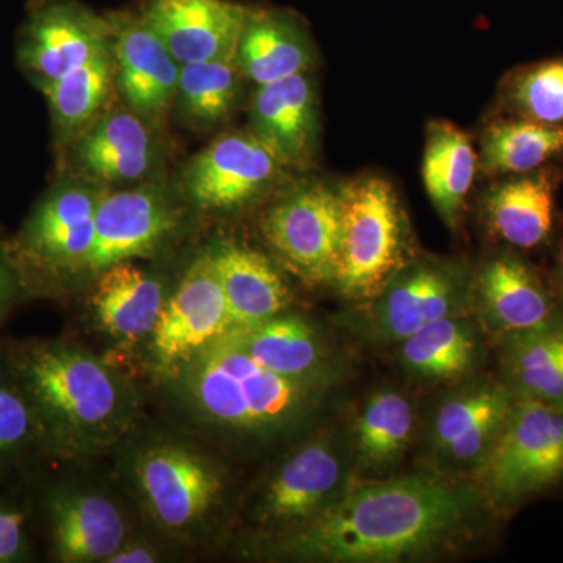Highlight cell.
<instances>
[{
  "label": "cell",
  "instance_id": "ffe728a7",
  "mask_svg": "<svg viewBox=\"0 0 563 563\" xmlns=\"http://www.w3.org/2000/svg\"><path fill=\"white\" fill-rule=\"evenodd\" d=\"M514 391L484 380L444 399L432 421L433 448L453 463L479 462L512 409Z\"/></svg>",
  "mask_w": 563,
  "mask_h": 563
},
{
  "label": "cell",
  "instance_id": "5bb4252c",
  "mask_svg": "<svg viewBox=\"0 0 563 563\" xmlns=\"http://www.w3.org/2000/svg\"><path fill=\"white\" fill-rule=\"evenodd\" d=\"M113 29L114 84L151 128H162L176 101L180 63L155 35L140 7L107 13Z\"/></svg>",
  "mask_w": 563,
  "mask_h": 563
},
{
  "label": "cell",
  "instance_id": "f546056e",
  "mask_svg": "<svg viewBox=\"0 0 563 563\" xmlns=\"http://www.w3.org/2000/svg\"><path fill=\"white\" fill-rule=\"evenodd\" d=\"M47 462L38 417L0 344V479H24Z\"/></svg>",
  "mask_w": 563,
  "mask_h": 563
},
{
  "label": "cell",
  "instance_id": "f35d334b",
  "mask_svg": "<svg viewBox=\"0 0 563 563\" xmlns=\"http://www.w3.org/2000/svg\"><path fill=\"white\" fill-rule=\"evenodd\" d=\"M561 272H562V277H563V250H562V254H561Z\"/></svg>",
  "mask_w": 563,
  "mask_h": 563
},
{
  "label": "cell",
  "instance_id": "3957f363",
  "mask_svg": "<svg viewBox=\"0 0 563 563\" xmlns=\"http://www.w3.org/2000/svg\"><path fill=\"white\" fill-rule=\"evenodd\" d=\"M166 379L181 409L199 426L261 442L303 428L317 413L328 388L269 372L228 335Z\"/></svg>",
  "mask_w": 563,
  "mask_h": 563
},
{
  "label": "cell",
  "instance_id": "30bf717a",
  "mask_svg": "<svg viewBox=\"0 0 563 563\" xmlns=\"http://www.w3.org/2000/svg\"><path fill=\"white\" fill-rule=\"evenodd\" d=\"M231 331V314L210 252L191 263L166 298L151 335L154 372L169 377Z\"/></svg>",
  "mask_w": 563,
  "mask_h": 563
},
{
  "label": "cell",
  "instance_id": "7a4b0ae2",
  "mask_svg": "<svg viewBox=\"0 0 563 563\" xmlns=\"http://www.w3.org/2000/svg\"><path fill=\"white\" fill-rule=\"evenodd\" d=\"M2 346L38 417L49 462L95 457L135 429L139 391L80 344L31 339Z\"/></svg>",
  "mask_w": 563,
  "mask_h": 563
},
{
  "label": "cell",
  "instance_id": "f1b7e54d",
  "mask_svg": "<svg viewBox=\"0 0 563 563\" xmlns=\"http://www.w3.org/2000/svg\"><path fill=\"white\" fill-rule=\"evenodd\" d=\"M113 51L70 70L43 91L60 151L109 109L114 87Z\"/></svg>",
  "mask_w": 563,
  "mask_h": 563
},
{
  "label": "cell",
  "instance_id": "d6a6232c",
  "mask_svg": "<svg viewBox=\"0 0 563 563\" xmlns=\"http://www.w3.org/2000/svg\"><path fill=\"white\" fill-rule=\"evenodd\" d=\"M413 428V404L402 393H374L355 422L358 461L374 472L387 468L406 453Z\"/></svg>",
  "mask_w": 563,
  "mask_h": 563
},
{
  "label": "cell",
  "instance_id": "d4e9b609",
  "mask_svg": "<svg viewBox=\"0 0 563 563\" xmlns=\"http://www.w3.org/2000/svg\"><path fill=\"white\" fill-rule=\"evenodd\" d=\"M477 298L485 320L496 331H531L553 321V302L542 280L520 258L499 254L477 276Z\"/></svg>",
  "mask_w": 563,
  "mask_h": 563
},
{
  "label": "cell",
  "instance_id": "74e56055",
  "mask_svg": "<svg viewBox=\"0 0 563 563\" xmlns=\"http://www.w3.org/2000/svg\"><path fill=\"white\" fill-rule=\"evenodd\" d=\"M157 561H161V555H158L154 544L129 539L113 554L109 563H152Z\"/></svg>",
  "mask_w": 563,
  "mask_h": 563
},
{
  "label": "cell",
  "instance_id": "d590c367",
  "mask_svg": "<svg viewBox=\"0 0 563 563\" xmlns=\"http://www.w3.org/2000/svg\"><path fill=\"white\" fill-rule=\"evenodd\" d=\"M31 528L25 503L0 498V563L31 561Z\"/></svg>",
  "mask_w": 563,
  "mask_h": 563
},
{
  "label": "cell",
  "instance_id": "ac0fdd59",
  "mask_svg": "<svg viewBox=\"0 0 563 563\" xmlns=\"http://www.w3.org/2000/svg\"><path fill=\"white\" fill-rule=\"evenodd\" d=\"M377 296L376 331L385 339L402 342L433 321L457 317L465 301L466 276L461 266L453 263H409Z\"/></svg>",
  "mask_w": 563,
  "mask_h": 563
},
{
  "label": "cell",
  "instance_id": "484cf974",
  "mask_svg": "<svg viewBox=\"0 0 563 563\" xmlns=\"http://www.w3.org/2000/svg\"><path fill=\"white\" fill-rule=\"evenodd\" d=\"M554 181L550 172L536 169L492 187L484 199L492 231L520 250L540 246L553 229Z\"/></svg>",
  "mask_w": 563,
  "mask_h": 563
},
{
  "label": "cell",
  "instance_id": "603a6c76",
  "mask_svg": "<svg viewBox=\"0 0 563 563\" xmlns=\"http://www.w3.org/2000/svg\"><path fill=\"white\" fill-rule=\"evenodd\" d=\"M96 276L92 309L102 331L128 344L151 336L168 298L162 282L132 261L114 263Z\"/></svg>",
  "mask_w": 563,
  "mask_h": 563
},
{
  "label": "cell",
  "instance_id": "8fae6325",
  "mask_svg": "<svg viewBox=\"0 0 563 563\" xmlns=\"http://www.w3.org/2000/svg\"><path fill=\"white\" fill-rule=\"evenodd\" d=\"M263 233L291 269L310 280L335 279L342 242V202L322 184L295 188L273 203Z\"/></svg>",
  "mask_w": 563,
  "mask_h": 563
},
{
  "label": "cell",
  "instance_id": "4fadbf2b",
  "mask_svg": "<svg viewBox=\"0 0 563 563\" xmlns=\"http://www.w3.org/2000/svg\"><path fill=\"white\" fill-rule=\"evenodd\" d=\"M346 465L329 437L310 440L277 466L263 488L255 517L272 528L309 523L344 493Z\"/></svg>",
  "mask_w": 563,
  "mask_h": 563
},
{
  "label": "cell",
  "instance_id": "836d02e7",
  "mask_svg": "<svg viewBox=\"0 0 563 563\" xmlns=\"http://www.w3.org/2000/svg\"><path fill=\"white\" fill-rule=\"evenodd\" d=\"M243 74L235 62L211 60L180 65L176 102L181 117L199 129L220 125L231 118Z\"/></svg>",
  "mask_w": 563,
  "mask_h": 563
},
{
  "label": "cell",
  "instance_id": "9c48e42d",
  "mask_svg": "<svg viewBox=\"0 0 563 563\" xmlns=\"http://www.w3.org/2000/svg\"><path fill=\"white\" fill-rule=\"evenodd\" d=\"M111 49L109 18L80 0H31L16 40L18 65L41 92Z\"/></svg>",
  "mask_w": 563,
  "mask_h": 563
},
{
  "label": "cell",
  "instance_id": "cb8c5ba5",
  "mask_svg": "<svg viewBox=\"0 0 563 563\" xmlns=\"http://www.w3.org/2000/svg\"><path fill=\"white\" fill-rule=\"evenodd\" d=\"M209 252L228 301L231 331L285 312L290 290L265 255L229 242L217 244Z\"/></svg>",
  "mask_w": 563,
  "mask_h": 563
},
{
  "label": "cell",
  "instance_id": "e575fe53",
  "mask_svg": "<svg viewBox=\"0 0 563 563\" xmlns=\"http://www.w3.org/2000/svg\"><path fill=\"white\" fill-rule=\"evenodd\" d=\"M503 103L515 118L563 125V57L514 70L504 80Z\"/></svg>",
  "mask_w": 563,
  "mask_h": 563
},
{
  "label": "cell",
  "instance_id": "1f68e13d",
  "mask_svg": "<svg viewBox=\"0 0 563 563\" xmlns=\"http://www.w3.org/2000/svg\"><path fill=\"white\" fill-rule=\"evenodd\" d=\"M399 343L402 365L424 379H459L477 357L476 333L457 317L433 321Z\"/></svg>",
  "mask_w": 563,
  "mask_h": 563
},
{
  "label": "cell",
  "instance_id": "52a82bcc",
  "mask_svg": "<svg viewBox=\"0 0 563 563\" xmlns=\"http://www.w3.org/2000/svg\"><path fill=\"white\" fill-rule=\"evenodd\" d=\"M342 242L335 280L350 298H374L402 268L406 231L396 192L383 177H362L340 191Z\"/></svg>",
  "mask_w": 563,
  "mask_h": 563
},
{
  "label": "cell",
  "instance_id": "44dd1931",
  "mask_svg": "<svg viewBox=\"0 0 563 563\" xmlns=\"http://www.w3.org/2000/svg\"><path fill=\"white\" fill-rule=\"evenodd\" d=\"M313 43L298 14L288 10L250 7L244 21L235 65L255 85L309 73Z\"/></svg>",
  "mask_w": 563,
  "mask_h": 563
},
{
  "label": "cell",
  "instance_id": "6da1fadb",
  "mask_svg": "<svg viewBox=\"0 0 563 563\" xmlns=\"http://www.w3.org/2000/svg\"><path fill=\"white\" fill-rule=\"evenodd\" d=\"M477 493L415 474L344 492L284 543L291 558L335 563L402 561L429 553L461 531Z\"/></svg>",
  "mask_w": 563,
  "mask_h": 563
},
{
  "label": "cell",
  "instance_id": "d6986e66",
  "mask_svg": "<svg viewBox=\"0 0 563 563\" xmlns=\"http://www.w3.org/2000/svg\"><path fill=\"white\" fill-rule=\"evenodd\" d=\"M250 121L251 132L284 168H310L317 152L318 99L309 73L258 85Z\"/></svg>",
  "mask_w": 563,
  "mask_h": 563
},
{
  "label": "cell",
  "instance_id": "e0dca14e",
  "mask_svg": "<svg viewBox=\"0 0 563 563\" xmlns=\"http://www.w3.org/2000/svg\"><path fill=\"white\" fill-rule=\"evenodd\" d=\"M139 7L180 65L235 62L250 5L235 0H143Z\"/></svg>",
  "mask_w": 563,
  "mask_h": 563
},
{
  "label": "cell",
  "instance_id": "2e32d148",
  "mask_svg": "<svg viewBox=\"0 0 563 563\" xmlns=\"http://www.w3.org/2000/svg\"><path fill=\"white\" fill-rule=\"evenodd\" d=\"M177 222L179 210L157 185L101 195L88 273L98 274L114 263L150 257L168 240Z\"/></svg>",
  "mask_w": 563,
  "mask_h": 563
},
{
  "label": "cell",
  "instance_id": "7402d4cb",
  "mask_svg": "<svg viewBox=\"0 0 563 563\" xmlns=\"http://www.w3.org/2000/svg\"><path fill=\"white\" fill-rule=\"evenodd\" d=\"M225 335L269 372L299 383L325 387L331 383V363L320 333L298 314H276Z\"/></svg>",
  "mask_w": 563,
  "mask_h": 563
},
{
  "label": "cell",
  "instance_id": "83f0119b",
  "mask_svg": "<svg viewBox=\"0 0 563 563\" xmlns=\"http://www.w3.org/2000/svg\"><path fill=\"white\" fill-rule=\"evenodd\" d=\"M515 396L563 406V322L510 333L504 352Z\"/></svg>",
  "mask_w": 563,
  "mask_h": 563
},
{
  "label": "cell",
  "instance_id": "4dcf8cb0",
  "mask_svg": "<svg viewBox=\"0 0 563 563\" xmlns=\"http://www.w3.org/2000/svg\"><path fill=\"white\" fill-rule=\"evenodd\" d=\"M563 152V125L525 118L492 122L481 139V168L493 176H515L540 169Z\"/></svg>",
  "mask_w": 563,
  "mask_h": 563
},
{
  "label": "cell",
  "instance_id": "277c9868",
  "mask_svg": "<svg viewBox=\"0 0 563 563\" xmlns=\"http://www.w3.org/2000/svg\"><path fill=\"white\" fill-rule=\"evenodd\" d=\"M122 472L152 528L174 542H198L217 525L228 476L187 440L151 435L129 440Z\"/></svg>",
  "mask_w": 563,
  "mask_h": 563
},
{
  "label": "cell",
  "instance_id": "5b68a950",
  "mask_svg": "<svg viewBox=\"0 0 563 563\" xmlns=\"http://www.w3.org/2000/svg\"><path fill=\"white\" fill-rule=\"evenodd\" d=\"M99 198L98 185L63 177L41 196L20 231L9 240L29 298L54 295L88 272Z\"/></svg>",
  "mask_w": 563,
  "mask_h": 563
},
{
  "label": "cell",
  "instance_id": "7c38bea8",
  "mask_svg": "<svg viewBox=\"0 0 563 563\" xmlns=\"http://www.w3.org/2000/svg\"><path fill=\"white\" fill-rule=\"evenodd\" d=\"M284 166L254 133H225L187 166L185 190L206 210L242 209L279 179Z\"/></svg>",
  "mask_w": 563,
  "mask_h": 563
},
{
  "label": "cell",
  "instance_id": "ba28073f",
  "mask_svg": "<svg viewBox=\"0 0 563 563\" xmlns=\"http://www.w3.org/2000/svg\"><path fill=\"white\" fill-rule=\"evenodd\" d=\"M563 476V406L515 396L501 431L477 462L485 493L514 503Z\"/></svg>",
  "mask_w": 563,
  "mask_h": 563
},
{
  "label": "cell",
  "instance_id": "8992f818",
  "mask_svg": "<svg viewBox=\"0 0 563 563\" xmlns=\"http://www.w3.org/2000/svg\"><path fill=\"white\" fill-rule=\"evenodd\" d=\"M24 481L31 523L38 525L54 561L109 562L131 539L128 515L109 493L69 477L49 476L43 466Z\"/></svg>",
  "mask_w": 563,
  "mask_h": 563
},
{
  "label": "cell",
  "instance_id": "9a60e30c",
  "mask_svg": "<svg viewBox=\"0 0 563 563\" xmlns=\"http://www.w3.org/2000/svg\"><path fill=\"white\" fill-rule=\"evenodd\" d=\"M62 152L69 176L95 185L143 180L158 158L151 125L128 106L103 111Z\"/></svg>",
  "mask_w": 563,
  "mask_h": 563
},
{
  "label": "cell",
  "instance_id": "4316f807",
  "mask_svg": "<svg viewBox=\"0 0 563 563\" xmlns=\"http://www.w3.org/2000/svg\"><path fill=\"white\" fill-rule=\"evenodd\" d=\"M477 172L472 140L457 125L433 121L426 132L422 181L442 220L454 228Z\"/></svg>",
  "mask_w": 563,
  "mask_h": 563
},
{
  "label": "cell",
  "instance_id": "8d00e7d4",
  "mask_svg": "<svg viewBox=\"0 0 563 563\" xmlns=\"http://www.w3.org/2000/svg\"><path fill=\"white\" fill-rule=\"evenodd\" d=\"M29 295L11 257L9 240H0V328Z\"/></svg>",
  "mask_w": 563,
  "mask_h": 563
}]
</instances>
